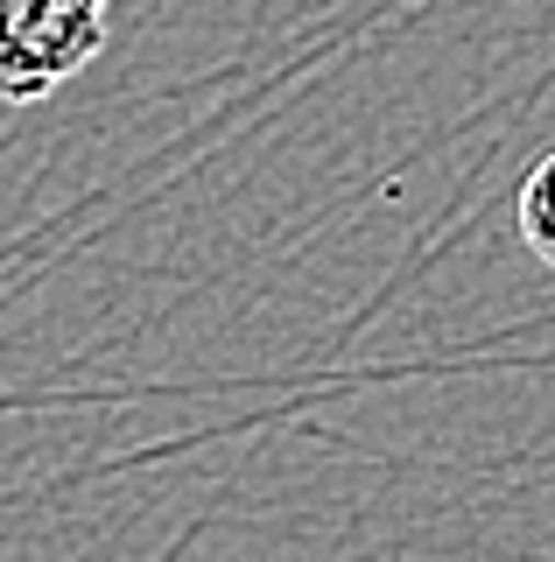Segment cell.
<instances>
[{
    "mask_svg": "<svg viewBox=\"0 0 555 562\" xmlns=\"http://www.w3.org/2000/svg\"><path fill=\"white\" fill-rule=\"evenodd\" d=\"M513 218H520V239H528V254L555 268V148H548L542 162L528 169V183H520V204H513Z\"/></svg>",
    "mask_w": 555,
    "mask_h": 562,
    "instance_id": "2",
    "label": "cell"
},
{
    "mask_svg": "<svg viewBox=\"0 0 555 562\" xmlns=\"http://www.w3.org/2000/svg\"><path fill=\"white\" fill-rule=\"evenodd\" d=\"M113 0H0V105H36L99 57Z\"/></svg>",
    "mask_w": 555,
    "mask_h": 562,
    "instance_id": "1",
    "label": "cell"
}]
</instances>
